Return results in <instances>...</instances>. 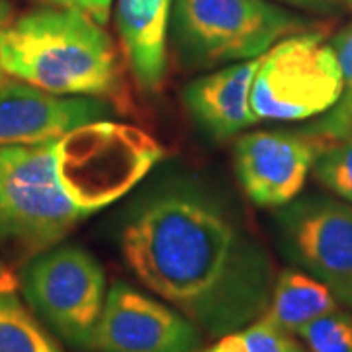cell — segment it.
Instances as JSON below:
<instances>
[{"label":"cell","mask_w":352,"mask_h":352,"mask_svg":"<svg viewBox=\"0 0 352 352\" xmlns=\"http://www.w3.org/2000/svg\"><path fill=\"white\" fill-rule=\"evenodd\" d=\"M122 252L145 288L214 337L261 319L276 280L263 247L215 201L186 190L143 204Z\"/></svg>","instance_id":"obj_1"},{"label":"cell","mask_w":352,"mask_h":352,"mask_svg":"<svg viewBox=\"0 0 352 352\" xmlns=\"http://www.w3.org/2000/svg\"><path fill=\"white\" fill-rule=\"evenodd\" d=\"M0 69L59 96H106L120 80L104 25L69 8L20 16L0 32Z\"/></svg>","instance_id":"obj_2"},{"label":"cell","mask_w":352,"mask_h":352,"mask_svg":"<svg viewBox=\"0 0 352 352\" xmlns=\"http://www.w3.org/2000/svg\"><path fill=\"white\" fill-rule=\"evenodd\" d=\"M164 157L163 145L141 127L94 120L55 141L59 184L82 214L120 200Z\"/></svg>","instance_id":"obj_3"},{"label":"cell","mask_w":352,"mask_h":352,"mask_svg":"<svg viewBox=\"0 0 352 352\" xmlns=\"http://www.w3.org/2000/svg\"><path fill=\"white\" fill-rule=\"evenodd\" d=\"M173 28L192 63H239L254 59L305 22L270 0H173Z\"/></svg>","instance_id":"obj_4"},{"label":"cell","mask_w":352,"mask_h":352,"mask_svg":"<svg viewBox=\"0 0 352 352\" xmlns=\"http://www.w3.org/2000/svg\"><path fill=\"white\" fill-rule=\"evenodd\" d=\"M82 217L59 184L55 141L0 147V241L45 251Z\"/></svg>","instance_id":"obj_5"},{"label":"cell","mask_w":352,"mask_h":352,"mask_svg":"<svg viewBox=\"0 0 352 352\" xmlns=\"http://www.w3.org/2000/svg\"><path fill=\"white\" fill-rule=\"evenodd\" d=\"M340 67L321 32H296L261 55L251 106L261 122L321 118L340 96Z\"/></svg>","instance_id":"obj_6"},{"label":"cell","mask_w":352,"mask_h":352,"mask_svg":"<svg viewBox=\"0 0 352 352\" xmlns=\"http://www.w3.org/2000/svg\"><path fill=\"white\" fill-rule=\"evenodd\" d=\"M22 288L32 311L57 337L80 351L92 349L108 296L94 254L75 245L55 247L25 268Z\"/></svg>","instance_id":"obj_7"},{"label":"cell","mask_w":352,"mask_h":352,"mask_svg":"<svg viewBox=\"0 0 352 352\" xmlns=\"http://www.w3.org/2000/svg\"><path fill=\"white\" fill-rule=\"evenodd\" d=\"M282 249L302 270L327 284L352 307V206L339 198L307 196L276 215Z\"/></svg>","instance_id":"obj_8"},{"label":"cell","mask_w":352,"mask_h":352,"mask_svg":"<svg viewBox=\"0 0 352 352\" xmlns=\"http://www.w3.org/2000/svg\"><path fill=\"white\" fill-rule=\"evenodd\" d=\"M200 333L186 315L116 282L108 289L94 352H198Z\"/></svg>","instance_id":"obj_9"},{"label":"cell","mask_w":352,"mask_h":352,"mask_svg":"<svg viewBox=\"0 0 352 352\" xmlns=\"http://www.w3.org/2000/svg\"><path fill=\"white\" fill-rule=\"evenodd\" d=\"M307 131H249L235 143V170L241 188L261 208H282L294 201L307 182L323 149Z\"/></svg>","instance_id":"obj_10"},{"label":"cell","mask_w":352,"mask_h":352,"mask_svg":"<svg viewBox=\"0 0 352 352\" xmlns=\"http://www.w3.org/2000/svg\"><path fill=\"white\" fill-rule=\"evenodd\" d=\"M110 116L96 96H59L24 80L0 85V147L57 141L71 129Z\"/></svg>","instance_id":"obj_11"},{"label":"cell","mask_w":352,"mask_h":352,"mask_svg":"<svg viewBox=\"0 0 352 352\" xmlns=\"http://www.w3.org/2000/svg\"><path fill=\"white\" fill-rule=\"evenodd\" d=\"M261 63L254 59L229 63L210 75L192 80L184 88L190 116L215 139H231L256 124L251 106L252 80Z\"/></svg>","instance_id":"obj_12"},{"label":"cell","mask_w":352,"mask_h":352,"mask_svg":"<svg viewBox=\"0 0 352 352\" xmlns=\"http://www.w3.org/2000/svg\"><path fill=\"white\" fill-rule=\"evenodd\" d=\"M173 0H116V28L139 87L157 92L166 76V38Z\"/></svg>","instance_id":"obj_13"},{"label":"cell","mask_w":352,"mask_h":352,"mask_svg":"<svg viewBox=\"0 0 352 352\" xmlns=\"http://www.w3.org/2000/svg\"><path fill=\"white\" fill-rule=\"evenodd\" d=\"M337 298L327 284L305 270L286 268L274 280L270 303L264 317L276 327L298 335V331L337 309Z\"/></svg>","instance_id":"obj_14"},{"label":"cell","mask_w":352,"mask_h":352,"mask_svg":"<svg viewBox=\"0 0 352 352\" xmlns=\"http://www.w3.org/2000/svg\"><path fill=\"white\" fill-rule=\"evenodd\" d=\"M331 45L340 67V96L327 113H323L314 126L305 129L323 143L352 138V20L333 36Z\"/></svg>","instance_id":"obj_15"},{"label":"cell","mask_w":352,"mask_h":352,"mask_svg":"<svg viewBox=\"0 0 352 352\" xmlns=\"http://www.w3.org/2000/svg\"><path fill=\"white\" fill-rule=\"evenodd\" d=\"M0 352H63L10 292H0Z\"/></svg>","instance_id":"obj_16"},{"label":"cell","mask_w":352,"mask_h":352,"mask_svg":"<svg viewBox=\"0 0 352 352\" xmlns=\"http://www.w3.org/2000/svg\"><path fill=\"white\" fill-rule=\"evenodd\" d=\"M315 178L352 206V138L325 143L314 164Z\"/></svg>","instance_id":"obj_17"},{"label":"cell","mask_w":352,"mask_h":352,"mask_svg":"<svg viewBox=\"0 0 352 352\" xmlns=\"http://www.w3.org/2000/svg\"><path fill=\"white\" fill-rule=\"evenodd\" d=\"M309 352H352V315L339 309L298 331Z\"/></svg>","instance_id":"obj_18"},{"label":"cell","mask_w":352,"mask_h":352,"mask_svg":"<svg viewBox=\"0 0 352 352\" xmlns=\"http://www.w3.org/2000/svg\"><path fill=\"white\" fill-rule=\"evenodd\" d=\"M239 335L247 352H305L292 339V333L276 327L264 315L251 325L239 329Z\"/></svg>","instance_id":"obj_19"},{"label":"cell","mask_w":352,"mask_h":352,"mask_svg":"<svg viewBox=\"0 0 352 352\" xmlns=\"http://www.w3.org/2000/svg\"><path fill=\"white\" fill-rule=\"evenodd\" d=\"M57 8H69L76 12L85 14L88 18H92L94 22L106 25L110 20V12L116 0H45Z\"/></svg>","instance_id":"obj_20"},{"label":"cell","mask_w":352,"mask_h":352,"mask_svg":"<svg viewBox=\"0 0 352 352\" xmlns=\"http://www.w3.org/2000/svg\"><path fill=\"white\" fill-rule=\"evenodd\" d=\"M294 8H300L305 12H315V14H329L339 10L342 6V2L346 0H282Z\"/></svg>","instance_id":"obj_21"},{"label":"cell","mask_w":352,"mask_h":352,"mask_svg":"<svg viewBox=\"0 0 352 352\" xmlns=\"http://www.w3.org/2000/svg\"><path fill=\"white\" fill-rule=\"evenodd\" d=\"M204 352H247V351H245V344H243V339H241L239 331H233V333H229V335L219 337V340L215 342L214 346L206 349Z\"/></svg>","instance_id":"obj_22"},{"label":"cell","mask_w":352,"mask_h":352,"mask_svg":"<svg viewBox=\"0 0 352 352\" xmlns=\"http://www.w3.org/2000/svg\"><path fill=\"white\" fill-rule=\"evenodd\" d=\"M14 289L12 276L8 274V270L4 268V264L0 261V292H10Z\"/></svg>","instance_id":"obj_23"},{"label":"cell","mask_w":352,"mask_h":352,"mask_svg":"<svg viewBox=\"0 0 352 352\" xmlns=\"http://www.w3.org/2000/svg\"><path fill=\"white\" fill-rule=\"evenodd\" d=\"M10 24V6L6 0H0V32Z\"/></svg>","instance_id":"obj_24"},{"label":"cell","mask_w":352,"mask_h":352,"mask_svg":"<svg viewBox=\"0 0 352 352\" xmlns=\"http://www.w3.org/2000/svg\"><path fill=\"white\" fill-rule=\"evenodd\" d=\"M4 80H6V73H4V71H2V69H0V85H2V82H4Z\"/></svg>","instance_id":"obj_25"},{"label":"cell","mask_w":352,"mask_h":352,"mask_svg":"<svg viewBox=\"0 0 352 352\" xmlns=\"http://www.w3.org/2000/svg\"><path fill=\"white\" fill-rule=\"evenodd\" d=\"M346 4H351V6H352V0H346Z\"/></svg>","instance_id":"obj_26"}]
</instances>
